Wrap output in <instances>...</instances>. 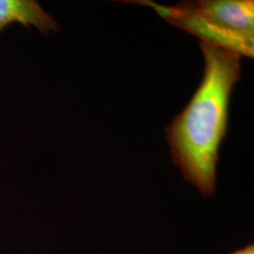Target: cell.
Segmentation results:
<instances>
[{
  "instance_id": "1",
  "label": "cell",
  "mask_w": 254,
  "mask_h": 254,
  "mask_svg": "<svg viewBox=\"0 0 254 254\" xmlns=\"http://www.w3.org/2000/svg\"><path fill=\"white\" fill-rule=\"evenodd\" d=\"M204 73L189 105L166 128L173 162L207 197L216 191L218 152L226 135L231 93L241 74V58L200 41Z\"/></svg>"
},
{
  "instance_id": "2",
  "label": "cell",
  "mask_w": 254,
  "mask_h": 254,
  "mask_svg": "<svg viewBox=\"0 0 254 254\" xmlns=\"http://www.w3.org/2000/svg\"><path fill=\"white\" fill-rule=\"evenodd\" d=\"M154 9L168 23L240 58L254 56V0H197L161 5L125 1Z\"/></svg>"
},
{
  "instance_id": "3",
  "label": "cell",
  "mask_w": 254,
  "mask_h": 254,
  "mask_svg": "<svg viewBox=\"0 0 254 254\" xmlns=\"http://www.w3.org/2000/svg\"><path fill=\"white\" fill-rule=\"evenodd\" d=\"M15 23L26 27H35L44 36H48L51 31L59 33L62 29L36 0H0V34Z\"/></svg>"
},
{
  "instance_id": "4",
  "label": "cell",
  "mask_w": 254,
  "mask_h": 254,
  "mask_svg": "<svg viewBox=\"0 0 254 254\" xmlns=\"http://www.w3.org/2000/svg\"><path fill=\"white\" fill-rule=\"evenodd\" d=\"M230 254H254V246L253 244L248 245L245 248L237 250L236 252Z\"/></svg>"
}]
</instances>
